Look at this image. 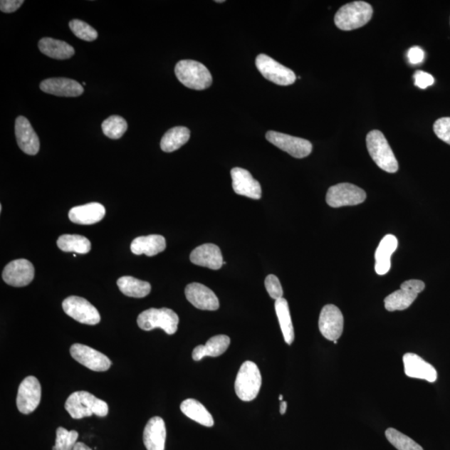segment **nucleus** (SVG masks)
<instances>
[{"instance_id": "1", "label": "nucleus", "mask_w": 450, "mask_h": 450, "mask_svg": "<svg viewBox=\"0 0 450 450\" xmlns=\"http://www.w3.org/2000/svg\"><path fill=\"white\" fill-rule=\"evenodd\" d=\"M66 409L75 419L90 417L93 414L105 417L109 413V406L104 400L98 399L86 391H77L66 400Z\"/></svg>"}, {"instance_id": "2", "label": "nucleus", "mask_w": 450, "mask_h": 450, "mask_svg": "<svg viewBox=\"0 0 450 450\" xmlns=\"http://www.w3.org/2000/svg\"><path fill=\"white\" fill-rule=\"evenodd\" d=\"M177 79L189 89L204 90L212 85V75L203 63L186 60L179 61L175 66Z\"/></svg>"}, {"instance_id": "3", "label": "nucleus", "mask_w": 450, "mask_h": 450, "mask_svg": "<svg viewBox=\"0 0 450 450\" xmlns=\"http://www.w3.org/2000/svg\"><path fill=\"white\" fill-rule=\"evenodd\" d=\"M367 148L376 164L388 173H396L399 163L382 132L372 130L366 137Z\"/></svg>"}, {"instance_id": "4", "label": "nucleus", "mask_w": 450, "mask_h": 450, "mask_svg": "<svg viewBox=\"0 0 450 450\" xmlns=\"http://www.w3.org/2000/svg\"><path fill=\"white\" fill-rule=\"evenodd\" d=\"M373 8L364 1H355L342 6L335 14V26L344 31L365 26L373 16Z\"/></svg>"}, {"instance_id": "5", "label": "nucleus", "mask_w": 450, "mask_h": 450, "mask_svg": "<svg viewBox=\"0 0 450 450\" xmlns=\"http://www.w3.org/2000/svg\"><path fill=\"white\" fill-rule=\"evenodd\" d=\"M262 377L256 364L246 361L239 369L234 384L236 393L239 399L249 402L256 399L261 390Z\"/></svg>"}, {"instance_id": "6", "label": "nucleus", "mask_w": 450, "mask_h": 450, "mask_svg": "<svg viewBox=\"0 0 450 450\" xmlns=\"http://www.w3.org/2000/svg\"><path fill=\"white\" fill-rule=\"evenodd\" d=\"M179 316L172 310L168 308L155 309L151 308L142 312L137 319V323L141 330L145 331L153 330L156 328H160L166 334L174 335L178 330Z\"/></svg>"}, {"instance_id": "7", "label": "nucleus", "mask_w": 450, "mask_h": 450, "mask_svg": "<svg viewBox=\"0 0 450 450\" xmlns=\"http://www.w3.org/2000/svg\"><path fill=\"white\" fill-rule=\"evenodd\" d=\"M367 194L364 189L350 183L332 186L328 190L326 202L333 208L355 206L365 202Z\"/></svg>"}, {"instance_id": "8", "label": "nucleus", "mask_w": 450, "mask_h": 450, "mask_svg": "<svg viewBox=\"0 0 450 450\" xmlns=\"http://www.w3.org/2000/svg\"><path fill=\"white\" fill-rule=\"evenodd\" d=\"M424 288V283L422 281L410 280L404 282L399 291L384 298L385 309L389 312L408 309Z\"/></svg>"}, {"instance_id": "9", "label": "nucleus", "mask_w": 450, "mask_h": 450, "mask_svg": "<svg viewBox=\"0 0 450 450\" xmlns=\"http://www.w3.org/2000/svg\"><path fill=\"white\" fill-rule=\"evenodd\" d=\"M256 67L266 80L273 84L282 86L293 85L296 80L295 73L281 63L266 55H259L256 58Z\"/></svg>"}, {"instance_id": "10", "label": "nucleus", "mask_w": 450, "mask_h": 450, "mask_svg": "<svg viewBox=\"0 0 450 450\" xmlns=\"http://www.w3.org/2000/svg\"><path fill=\"white\" fill-rule=\"evenodd\" d=\"M62 307L66 315L81 324L95 325L100 322L99 311L84 298L68 297L63 300Z\"/></svg>"}, {"instance_id": "11", "label": "nucleus", "mask_w": 450, "mask_h": 450, "mask_svg": "<svg viewBox=\"0 0 450 450\" xmlns=\"http://www.w3.org/2000/svg\"><path fill=\"white\" fill-rule=\"evenodd\" d=\"M266 139L271 144L278 147L285 152L297 159H303L309 156L313 150V145L309 140L298 138L276 131H268Z\"/></svg>"}, {"instance_id": "12", "label": "nucleus", "mask_w": 450, "mask_h": 450, "mask_svg": "<svg viewBox=\"0 0 450 450\" xmlns=\"http://www.w3.org/2000/svg\"><path fill=\"white\" fill-rule=\"evenodd\" d=\"M41 400V385L33 376H28L19 385L16 404L19 412L28 414L33 412Z\"/></svg>"}, {"instance_id": "13", "label": "nucleus", "mask_w": 450, "mask_h": 450, "mask_svg": "<svg viewBox=\"0 0 450 450\" xmlns=\"http://www.w3.org/2000/svg\"><path fill=\"white\" fill-rule=\"evenodd\" d=\"M319 328L326 340H339L344 331V316L339 308L334 305L324 306L320 315Z\"/></svg>"}, {"instance_id": "14", "label": "nucleus", "mask_w": 450, "mask_h": 450, "mask_svg": "<svg viewBox=\"0 0 450 450\" xmlns=\"http://www.w3.org/2000/svg\"><path fill=\"white\" fill-rule=\"evenodd\" d=\"M70 355L73 360L93 371H107L111 366V361L106 355L85 345H73Z\"/></svg>"}, {"instance_id": "15", "label": "nucleus", "mask_w": 450, "mask_h": 450, "mask_svg": "<svg viewBox=\"0 0 450 450\" xmlns=\"http://www.w3.org/2000/svg\"><path fill=\"white\" fill-rule=\"evenodd\" d=\"M3 280L9 286L23 287L33 280L34 267L31 261L21 258L14 261L4 268Z\"/></svg>"}, {"instance_id": "16", "label": "nucleus", "mask_w": 450, "mask_h": 450, "mask_svg": "<svg viewBox=\"0 0 450 450\" xmlns=\"http://www.w3.org/2000/svg\"><path fill=\"white\" fill-rule=\"evenodd\" d=\"M185 296L199 310L214 311L219 308L216 295L202 283H189L185 288Z\"/></svg>"}, {"instance_id": "17", "label": "nucleus", "mask_w": 450, "mask_h": 450, "mask_svg": "<svg viewBox=\"0 0 450 450\" xmlns=\"http://www.w3.org/2000/svg\"><path fill=\"white\" fill-rule=\"evenodd\" d=\"M232 186L239 195H243L253 199L261 198L262 189L261 184L253 178L248 170L242 168H234L231 170Z\"/></svg>"}, {"instance_id": "18", "label": "nucleus", "mask_w": 450, "mask_h": 450, "mask_svg": "<svg viewBox=\"0 0 450 450\" xmlns=\"http://www.w3.org/2000/svg\"><path fill=\"white\" fill-rule=\"evenodd\" d=\"M403 362L404 373L408 377L427 380L429 383L436 381L438 376L436 370L422 357L413 353H407L404 355Z\"/></svg>"}, {"instance_id": "19", "label": "nucleus", "mask_w": 450, "mask_h": 450, "mask_svg": "<svg viewBox=\"0 0 450 450\" xmlns=\"http://www.w3.org/2000/svg\"><path fill=\"white\" fill-rule=\"evenodd\" d=\"M16 136L19 148L28 155H36L40 150V140L29 121L23 116L16 120Z\"/></svg>"}, {"instance_id": "20", "label": "nucleus", "mask_w": 450, "mask_h": 450, "mask_svg": "<svg viewBox=\"0 0 450 450\" xmlns=\"http://www.w3.org/2000/svg\"><path fill=\"white\" fill-rule=\"evenodd\" d=\"M190 261L214 271L219 270L224 265L221 251L214 244H204L194 248L190 254Z\"/></svg>"}, {"instance_id": "21", "label": "nucleus", "mask_w": 450, "mask_h": 450, "mask_svg": "<svg viewBox=\"0 0 450 450\" xmlns=\"http://www.w3.org/2000/svg\"><path fill=\"white\" fill-rule=\"evenodd\" d=\"M41 90L47 94L61 97H78L84 88L75 80L67 78H51L41 82Z\"/></svg>"}, {"instance_id": "22", "label": "nucleus", "mask_w": 450, "mask_h": 450, "mask_svg": "<svg viewBox=\"0 0 450 450\" xmlns=\"http://www.w3.org/2000/svg\"><path fill=\"white\" fill-rule=\"evenodd\" d=\"M105 215V208L100 203H90L73 207L68 213L70 221L77 224H94L101 221Z\"/></svg>"}, {"instance_id": "23", "label": "nucleus", "mask_w": 450, "mask_h": 450, "mask_svg": "<svg viewBox=\"0 0 450 450\" xmlns=\"http://www.w3.org/2000/svg\"><path fill=\"white\" fill-rule=\"evenodd\" d=\"M398 239L393 234H387L380 241L375 251V271L384 276L391 268V256L398 248Z\"/></svg>"}, {"instance_id": "24", "label": "nucleus", "mask_w": 450, "mask_h": 450, "mask_svg": "<svg viewBox=\"0 0 450 450\" xmlns=\"http://www.w3.org/2000/svg\"><path fill=\"white\" fill-rule=\"evenodd\" d=\"M143 438L147 450H164L166 428L164 419L158 417L150 419L145 428Z\"/></svg>"}, {"instance_id": "25", "label": "nucleus", "mask_w": 450, "mask_h": 450, "mask_svg": "<svg viewBox=\"0 0 450 450\" xmlns=\"http://www.w3.org/2000/svg\"><path fill=\"white\" fill-rule=\"evenodd\" d=\"M132 253L140 256L145 254L149 257L157 256L166 248L164 237L159 234H150L148 236H140L134 239L131 244Z\"/></svg>"}, {"instance_id": "26", "label": "nucleus", "mask_w": 450, "mask_h": 450, "mask_svg": "<svg viewBox=\"0 0 450 450\" xmlns=\"http://www.w3.org/2000/svg\"><path fill=\"white\" fill-rule=\"evenodd\" d=\"M231 345V339L227 335H220L210 338L206 345H199L193 350V360H202L204 357H218L224 353Z\"/></svg>"}, {"instance_id": "27", "label": "nucleus", "mask_w": 450, "mask_h": 450, "mask_svg": "<svg viewBox=\"0 0 450 450\" xmlns=\"http://www.w3.org/2000/svg\"><path fill=\"white\" fill-rule=\"evenodd\" d=\"M38 48L43 55L56 60H68L75 55V48L70 45L52 38H43L38 42Z\"/></svg>"}, {"instance_id": "28", "label": "nucleus", "mask_w": 450, "mask_h": 450, "mask_svg": "<svg viewBox=\"0 0 450 450\" xmlns=\"http://www.w3.org/2000/svg\"><path fill=\"white\" fill-rule=\"evenodd\" d=\"M180 409L184 415L206 427H213L214 424V419L204 406L194 399H188L183 401L180 405Z\"/></svg>"}, {"instance_id": "29", "label": "nucleus", "mask_w": 450, "mask_h": 450, "mask_svg": "<svg viewBox=\"0 0 450 450\" xmlns=\"http://www.w3.org/2000/svg\"><path fill=\"white\" fill-rule=\"evenodd\" d=\"M189 138L190 131L188 128L183 126L174 127L166 132L161 140V150L166 153L174 152L187 143Z\"/></svg>"}, {"instance_id": "30", "label": "nucleus", "mask_w": 450, "mask_h": 450, "mask_svg": "<svg viewBox=\"0 0 450 450\" xmlns=\"http://www.w3.org/2000/svg\"><path fill=\"white\" fill-rule=\"evenodd\" d=\"M276 315L280 322L283 339L286 344L291 345L295 340V330H293V323L291 316L290 308L286 298H281L276 301Z\"/></svg>"}, {"instance_id": "31", "label": "nucleus", "mask_w": 450, "mask_h": 450, "mask_svg": "<svg viewBox=\"0 0 450 450\" xmlns=\"http://www.w3.org/2000/svg\"><path fill=\"white\" fill-rule=\"evenodd\" d=\"M117 285L120 291L126 296L133 298H144L151 291L149 282L140 281L132 276H124L119 278Z\"/></svg>"}, {"instance_id": "32", "label": "nucleus", "mask_w": 450, "mask_h": 450, "mask_svg": "<svg viewBox=\"0 0 450 450\" xmlns=\"http://www.w3.org/2000/svg\"><path fill=\"white\" fill-rule=\"evenodd\" d=\"M57 246L63 252L85 254L90 251L91 243L79 234H63L57 241Z\"/></svg>"}, {"instance_id": "33", "label": "nucleus", "mask_w": 450, "mask_h": 450, "mask_svg": "<svg viewBox=\"0 0 450 450\" xmlns=\"http://www.w3.org/2000/svg\"><path fill=\"white\" fill-rule=\"evenodd\" d=\"M128 129V124L123 117L112 115L102 123V130L108 138L119 140Z\"/></svg>"}, {"instance_id": "34", "label": "nucleus", "mask_w": 450, "mask_h": 450, "mask_svg": "<svg viewBox=\"0 0 450 450\" xmlns=\"http://www.w3.org/2000/svg\"><path fill=\"white\" fill-rule=\"evenodd\" d=\"M385 436L389 443L398 450H424L419 444L393 428H389L385 431Z\"/></svg>"}, {"instance_id": "35", "label": "nucleus", "mask_w": 450, "mask_h": 450, "mask_svg": "<svg viewBox=\"0 0 450 450\" xmlns=\"http://www.w3.org/2000/svg\"><path fill=\"white\" fill-rule=\"evenodd\" d=\"M75 36L85 41H94L98 38V32L94 28L80 19H73L68 23Z\"/></svg>"}, {"instance_id": "36", "label": "nucleus", "mask_w": 450, "mask_h": 450, "mask_svg": "<svg viewBox=\"0 0 450 450\" xmlns=\"http://www.w3.org/2000/svg\"><path fill=\"white\" fill-rule=\"evenodd\" d=\"M78 434L75 430L68 431L65 428L60 427L56 430V450H71L77 443Z\"/></svg>"}, {"instance_id": "37", "label": "nucleus", "mask_w": 450, "mask_h": 450, "mask_svg": "<svg viewBox=\"0 0 450 450\" xmlns=\"http://www.w3.org/2000/svg\"><path fill=\"white\" fill-rule=\"evenodd\" d=\"M434 131L439 140L450 145V118L444 117L435 122Z\"/></svg>"}, {"instance_id": "38", "label": "nucleus", "mask_w": 450, "mask_h": 450, "mask_svg": "<svg viewBox=\"0 0 450 450\" xmlns=\"http://www.w3.org/2000/svg\"><path fill=\"white\" fill-rule=\"evenodd\" d=\"M265 285L268 295H270L273 300L276 301L283 298V288L280 280H278L276 276H268L266 278Z\"/></svg>"}, {"instance_id": "39", "label": "nucleus", "mask_w": 450, "mask_h": 450, "mask_svg": "<svg viewBox=\"0 0 450 450\" xmlns=\"http://www.w3.org/2000/svg\"><path fill=\"white\" fill-rule=\"evenodd\" d=\"M414 85L419 88V89H427L429 86L434 85V79L430 73L418 70L414 73Z\"/></svg>"}, {"instance_id": "40", "label": "nucleus", "mask_w": 450, "mask_h": 450, "mask_svg": "<svg viewBox=\"0 0 450 450\" xmlns=\"http://www.w3.org/2000/svg\"><path fill=\"white\" fill-rule=\"evenodd\" d=\"M23 4V0H2L0 2V9L4 13H14L21 8Z\"/></svg>"}, {"instance_id": "41", "label": "nucleus", "mask_w": 450, "mask_h": 450, "mask_svg": "<svg viewBox=\"0 0 450 450\" xmlns=\"http://www.w3.org/2000/svg\"><path fill=\"white\" fill-rule=\"evenodd\" d=\"M424 58V52L422 48L415 46L411 48L408 52V60L412 65H419Z\"/></svg>"}, {"instance_id": "42", "label": "nucleus", "mask_w": 450, "mask_h": 450, "mask_svg": "<svg viewBox=\"0 0 450 450\" xmlns=\"http://www.w3.org/2000/svg\"><path fill=\"white\" fill-rule=\"evenodd\" d=\"M71 450H92L89 446L82 442H77Z\"/></svg>"}, {"instance_id": "43", "label": "nucleus", "mask_w": 450, "mask_h": 450, "mask_svg": "<svg viewBox=\"0 0 450 450\" xmlns=\"http://www.w3.org/2000/svg\"><path fill=\"white\" fill-rule=\"evenodd\" d=\"M286 410H287V402L286 401H282L281 404V414H285L286 413Z\"/></svg>"}, {"instance_id": "44", "label": "nucleus", "mask_w": 450, "mask_h": 450, "mask_svg": "<svg viewBox=\"0 0 450 450\" xmlns=\"http://www.w3.org/2000/svg\"><path fill=\"white\" fill-rule=\"evenodd\" d=\"M278 399H280L281 401V402H282V401H283V395L282 394L280 395V397H278Z\"/></svg>"}, {"instance_id": "45", "label": "nucleus", "mask_w": 450, "mask_h": 450, "mask_svg": "<svg viewBox=\"0 0 450 450\" xmlns=\"http://www.w3.org/2000/svg\"><path fill=\"white\" fill-rule=\"evenodd\" d=\"M334 343L336 345L338 343V340H335Z\"/></svg>"}]
</instances>
